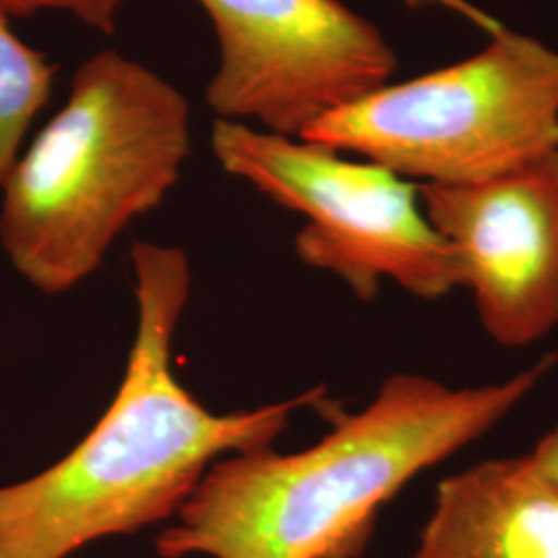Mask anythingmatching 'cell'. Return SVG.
Listing matches in <instances>:
<instances>
[{
    "instance_id": "1",
    "label": "cell",
    "mask_w": 558,
    "mask_h": 558,
    "mask_svg": "<svg viewBox=\"0 0 558 558\" xmlns=\"http://www.w3.org/2000/svg\"><path fill=\"white\" fill-rule=\"evenodd\" d=\"M137 325L119 389L57 463L0 486V558H71L100 539L168 523L218 459L274 442L317 387L253 410L214 412L179 379L174 339L193 290L189 255L133 242Z\"/></svg>"
},
{
    "instance_id": "2",
    "label": "cell",
    "mask_w": 558,
    "mask_h": 558,
    "mask_svg": "<svg viewBox=\"0 0 558 558\" xmlns=\"http://www.w3.org/2000/svg\"><path fill=\"white\" fill-rule=\"evenodd\" d=\"M557 364L451 387L426 375L383 380L360 412L315 445L218 459L156 538L160 558H360L399 490L507 418Z\"/></svg>"
},
{
    "instance_id": "3",
    "label": "cell",
    "mask_w": 558,
    "mask_h": 558,
    "mask_svg": "<svg viewBox=\"0 0 558 558\" xmlns=\"http://www.w3.org/2000/svg\"><path fill=\"white\" fill-rule=\"evenodd\" d=\"M191 120L179 87L140 60L114 48L83 60L0 186V246L21 278L48 296L92 278L179 184Z\"/></svg>"
},
{
    "instance_id": "4",
    "label": "cell",
    "mask_w": 558,
    "mask_h": 558,
    "mask_svg": "<svg viewBox=\"0 0 558 558\" xmlns=\"http://www.w3.org/2000/svg\"><path fill=\"white\" fill-rule=\"evenodd\" d=\"M300 140L416 184L495 179L558 149V50L505 25L472 57L389 81Z\"/></svg>"
},
{
    "instance_id": "5",
    "label": "cell",
    "mask_w": 558,
    "mask_h": 558,
    "mask_svg": "<svg viewBox=\"0 0 558 558\" xmlns=\"http://www.w3.org/2000/svg\"><path fill=\"white\" fill-rule=\"evenodd\" d=\"M211 151L226 174L302 216L300 263L341 279L360 300L377 299L385 281L428 302L458 290L456 260L424 214L416 182L232 120H214Z\"/></svg>"
},
{
    "instance_id": "6",
    "label": "cell",
    "mask_w": 558,
    "mask_h": 558,
    "mask_svg": "<svg viewBox=\"0 0 558 558\" xmlns=\"http://www.w3.org/2000/svg\"><path fill=\"white\" fill-rule=\"evenodd\" d=\"M218 38L205 87L216 119L296 137L389 83L398 54L341 0H197Z\"/></svg>"
},
{
    "instance_id": "7",
    "label": "cell",
    "mask_w": 558,
    "mask_h": 558,
    "mask_svg": "<svg viewBox=\"0 0 558 558\" xmlns=\"http://www.w3.org/2000/svg\"><path fill=\"white\" fill-rule=\"evenodd\" d=\"M484 333L518 350L558 327V149L474 184H418Z\"/></svg>"
},
{
    "instance_id": "8",
    "label": "cell",
    "mask_w": 558,
    "mask_h": 558,
    "mask_svg": "<svg viewBox=\"0 0 558 558\" xmlns=\"http://www.w3.org/2000/svg\"><path fill=\"white\" fill-rule=\"evenodd\" d=\"M410 558H558V486L532 459H486L442 478Z\"/></svg>"
},
{
    "instance_id": "9",
    "label": "cell",
    "mask_w": 558,
    "mask_h": 558,
    "mask_svg": "<svg viewBox=\"0 0 558 558\" xmlns=\"http://www.w3.org/2000/svg\"><path fill=\"white\" fill-rule=\"evenodd\" d=\"M57 64L25 44L0 11V186L20 160L25 137L52 96Z\"/></svg>"
},
{
    "instance_id": "10",
    "label": "cell",
    "mask_w": 558,
    "mask_h": 558,
    "mask_svg": "<svg viewBox=\"0 0 558 558\" xmlns=\"http://www.w3.org/2000/svg\"><path fill=\"white\" fill-rule=\"evenodd\" d=\"M122 0H0L9 17H34L40 13H64L100 34H114Z\"/></svg>"
},
{
    "instance_id": "11",
    "label": "cell",
    "mask_w": 558,
    "mask_h": 558,
    "mask_svg": "<svg viewBox=\"0 0 558 558\" xmlns=\"http://www.w3.org/2000/svg\"><path fill=\"white\" fill-rule=\"evenodd\" d=\"M408 9H439L445 11L458 20L465 21L474 27H478L480 32H484L486 36H493L505 27L502 21L497 20L490 11L482 9L478 2L474 0H401Z\"/></svg>"
},
{
    "instance_id": "12",
    "label": "cell",
    "mask_w": 558,
    "mask_h": 558,
    "mask_svg": "<svg viewBox=\"0 0 558 558\" xmlns=\"http://www.w3.org/2000/svg\"><path fill=\"white\" fill-rule=\"evenodd\" d=\"M532 463L539 470L544 478L558 486V424L538 440V445L527 453Z\"/></svg>"
}]
</instances>
